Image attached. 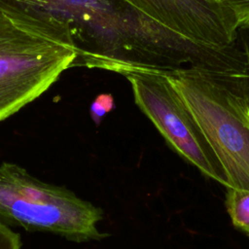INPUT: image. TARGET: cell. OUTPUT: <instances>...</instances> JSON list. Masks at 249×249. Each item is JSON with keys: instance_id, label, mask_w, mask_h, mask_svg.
I'll use <instances>...</instances> for the list:
<instances>
[{"instance_id": "obj_4", "label": "cell", "mask_w": 249, "mask_h": 249, "mask_svg": "<svg viewBox=\"0 0 249 249\" xmlns=\"http://www.w3.org/2000/svg\"><path fill=\"white\" fill-rule=\"evenodd\" d=\"M102 219L101 208L64 186L44 182L18 163L0 164V221L82 243L109 236L97 229Z\"/></svg>"}, {"instance_id": "obj_2", "label": "cell", "mask_w": 249, "mask_h": 249, "mask_svg": "<svg viewBox=\"0 0 249 249\" xmlns=\"http://www.w3.org/2000/svg\"><path fill=\"white\" fill-rule=\"evenodd\" d=\"M75 59L66 25L0 3V122L40 97Z\"/></svg>"}, {"instance_id": "obj_10", "label": "cell", "mask_w": 249, "mask_h": 249, "mask_svg": "<svg viewBox=\"0 0 249 249\" xmlns=\"http://www.w3.org/2000/svg\"><path fill=\"white\" fill-rule=\"evenodd\" d=\"M21 245L19 233L0 221V249H21Z\"/></svg>"}, {"instance_id": "obj_5", "label": "cell", "mask_w": 249, "mask_h": 249, "mask_svg": "<svg viewBox=\"0 0 249 249\" xmlns=\"http://www.w3.org/2000/svg\"><path fill=\"white\" fill-rule=\"evenodd\" d=\"M129 82L135 104L166 143L205 176L229 187L225 170L185 101L164 74L132 72Z\"/></svg>"}, {"instance_id": "obj_1", "label": "cell", "mask_w": 249, "mask_h": 249, "mask_svg": "<svg viewBox=\"0 0 249 249\" xmlns=\"http://www.w3.org/2000/svg\"><path fill=\"white\" fill-rule=\"evenodd\" d=\"M43 14L68 28L76 51L73 67L125 76L171 73L203 65L208 50L162 26L128 0H0Z\"/></svg>"}, {"instance_id": "obj_8", "label": "cell", "mask_w": 249, "mask_h": 249, "mask_svg": "<svg viewBox=\"0 0 249 249\" xmlns=\"http://www.w3.org/2000/svg\"><path fill=\"white\" fill-rule=\"evenodd\" d=\"M116 107L114 97L111 93H101L95 97L89 107V113L92 121L99 125L102 119Z\"/></svg>"}, {"instance_id": "obj_3", "label": "cell", "mask_w": 249, "mask_h": 249, "mask_svg": "<svg viewBox=\"0 0 249 249\" xmlns=\"http://www.w3.org/2000/svg\"><path fill=\"white\" fill-rule=\"evenodd\" d=\"M164 75L222 164L228 188L249 190V73L186 69Z\"/></svg>"}, {"instance_id": "obj_7", "label": "cell", "mask_w": 249, "mask_h": 249, "mask_svg": "<svg viewBox=\"0 0 249 249\" xmlns=\"http://www.w3.org/2000/svg\"><path fill=\"white\" fill-rule=\"evenodd\" d=\"M226 206L232 225L249 235V190L227 188Z\"/></svg>"}, {"instance_id": "obj_6", "label": "cell", "mask_w": 249, "mask_h": 249, "mask_svg": "<svg viewBox=\"0 0 249 249\" xmlns=\"http://www.w3.org/2000/svg\"><path fill=\"white\" fill-rule=\"evenodd\" d=\"M141 12L182 37L207 47L225 49L241 38L232 12L213 0H128Z\"/></svg>"}, {"instance_id": "obj_12", "label": "cell", "mask_w": 249, "mask_h": 249, "mask_svg": "<svg viewBox=\"0 0 249 249\" xmlns=\"http://www.w3.org/2000/svg\"><path fill=\"white\" fill-rule=\"evenodd\" d=\"M248 237H249V235H248Z\"/></svg>"}, {"instance_id": "obj_9", "label": "cell", "mask_w": 249, "mask_h": 249, "mask_svg": "<svg viewBox=\"0 0 249 249\" xmlns=\"http://www.w3.org/2000/svg\"><path fill=\"white\" fill-rule=\"evenodd\" d=\"M221 3L232 12L239 29L249 28V0H222Z\"/></svg>"}, {"instance_id": "obj_11", "label": "cell", "mask_w": 249, "mask_h": 249, "mask_svg": "<svg viewBox=\"0 0 249 249\" xmlns=\"http://www.w3.org/2000/svg\"><path fill=\"white\" fill-rule=\"evenodd\" d=\"M213 1H217V2H221L222 0H213Z\"/></svg>"}]
</instances>
